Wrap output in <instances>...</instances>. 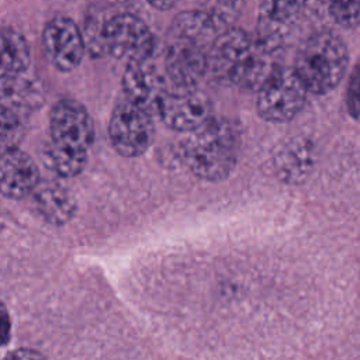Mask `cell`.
<instances>
[{"instance_id":"484cf974","label":"cell","mask_w":360,"mask_h":360,"mask_svg":"<svg viewBox=\"0 0 360 360\" xmlns=\"http://www.w3.org/2000/svg\"><path fill=\"white\" fill-rule=\"evenodd\" d=\"M3 360H45L42 354L31 349H18L8 353Z\"/></svg>"},{"instance_id":"2e32d148","label":"cell","mask_w":360,"mask_h":360,"mask_svg":"<svg viewBox=\"0 0 360 360\" xmlns=\"http://www.w3.org/2000/svg\"><path fill=\"white\" fill-rule=\"evenodd\" d=\"M45 103V94L38 80L27 73L0 82V105L18 117L31 114Z\"/></svg>"},{"instance_id":"ffe728a7","label":"cell","mask_w":360,"mask_h":360,"mask_svg":"<svg viewBox=\"0 0 360 360\" xmlns=\"http://www.w3.org/2000/svg\"><path fill=\"white\" fill-rule=\"evenodd\" d=\"M107 17L101 15L98 11H94L91 14H87L86 20L83 21L82 34L86 44V51L90 52L93 56H100L105 53L104 49V24Z\"/></svg>"},{"instance_id":"4fadbf2b","label":"cell","mask_w":360,"mask_h":360,"mask_svg":"<svg viewBox=\"0 0 360 360\" xmlns=\"http://www.w3.org/2000/svg\"><path fill=\"white\" fill-rule=\"evenodd\" d=\"M300 7V0H263L257 15L256 38L280 52L298 17Z\"/></svg>"},{"instance_id":"7c38bea8","label":"cell","mask_w":360,"mask_h":360,"mask_svg":"<svg viewBox=\"0 0 360 360\" xmlns=\"http://www.w3.org/2000/svg\"><path fill=\"white\" fill-rule=\"evenodd\" d=\"M207 73V51L186 42L167 41L165 75L172 87H197Z\"/></svg>"},{"instance_id":"cb8c5ba5","label":"cell","mask_w":360,"mask_h":360,"mask_svg":"<svg viewBox=\"0 0 360 360\" xmlns=\"http://www.w3.org/2000/svg\"><path fill=\"white\" fill-rule=\"evenodd\" d=\"M346 103L350 115L356 120H360V65L354 66V69L350 73Z\"/></svg>"},{"instance_id":"ac0fdd59","label":"cell","mask_w":360,"mask_h":360,"mask_svg":"<svg viewBox=\"0 0 360 360\" xmlns=\"http://www.w3.org/2000/svg\"><path fill=\"white\" fill-rule=\"evenodd\" d=\"M312 160V148L304 139H291L283 143L274 155L276 170L287 181L302 180L309 173Z\"/></svg>"},{"instance_id":"277c9868","label":"cell","mask_w":360,"mask_h":360,"mask_svg":"<svg viewBox=\"0 0 360 360\" xmlns=\"http://www.w3.org/2000/svg\"><path fill=\"white\" fill-rule=\"evenodd\" d=\"M108 136L118 155L124 158H138L153 143V115L125 98L120 101L111 112Z\"/></svg>"},{"instance_id":"7a4b0ae2","label":"cell","mask_w":360,"mask_h":360,"mask_svg":"<svg viewBox=\"0 0 360 360\" xmlns=\"http://www.w3.org/2000/svg\"><path fill=\"white\" fill-rule=\"evenodd\" d=\"M347 49L332 32H316L298 49L294 70L307 90L323 94L335 89L347 68Z\"/></svg>"},{"instance_id":"9a60e30c","label":"cell","mask_w":360,"mask_h":360,"mask_svg":"<svg viewBox=\"0 0 360 360\" xmlns=\"http://www.w3.org/2000/svg\"><path fill=\"white\" fill-rule=\"evenodd\" d=\"M31 195L39 215L52 225H63L76 214L75 197L58 181L41 180Z\"/></svg>"},{"instance_id":"5bb4252c","label":"cell","mask_w":360,"mask_h":360,"mask_svg":"<svg viewBox=\"0 0 360 360\" xmlns=\"http://www.w3.org/2000/svg\"><path fill=\"white\" fill-rule=\"evenodd\" d=\"M221 32L222 30L202 10H188L174 17L169 28L167 41L191 44L208 52Z\"/></svg>"},{"instance_id":"ba28073f","label":"cell","mask_w":360,"mask_h":360,"mask_svg":"<svg viewBox=\"0 0 360 360\" xmlns=\"http://www.w3.org/2000/svg\"><path fill=\"white\" fill-rule=\"evenodd\" d=\"M42 48L48 62L59 72L75 70L86 52L82 30L68 17H55L46 22Z\"/></svg>"},{"instance_id":"d4e9b609","label":"cell","mask_w":360,"mask_h":360,"mask_svg":"<svg viewBox=\"0 0 360 360\" xmlns=\"http://www.w3.org/2000/svg\"><path fill=\"white\" fill-rule=\"evenodd\" d=\"M10 338V316L7 308L0 301V346L6 345Z\"/></svg>"},{"instance_id":"3957f363","label":"cell","mask_w":360,"mask_h":360,"mask_svg":"<svg viewBox=\"0 0 360 360\" xmlns=\"http://www.w3.org/2000/svg\"><path fill=\"white\" fill-rule=\"evenodd\" d=\"M308 90L294 68H277L257 90V112L270 122H287L304 107Z\"/></svg>"},{"instance_id":"d6986e66","label":"cell","mask_w":360,"mask_h":360,"mask_svg":"<svg viewBox=\"0 0 360 360\" xmlns=\"http://www.w3.org/2000/svg\"><path fill=\"white\" fill-rule=\"evenodd\" d=\"M44 162L56 176L66 179L77 176L84 169L87 155L69 152L49 142L44 150Z\"/></svg>"},{"instance_id":"603a6c76","label":"cell","mask_w":360,"mask_h":360,"mask_svg":"<svg viewBox=\"0 0 360 360\" xmlns=\"http://www.w3.org/2000/svg\"><path fill=\"white\" fill-rule=\"evenodd\" d=\"M239 0H205L204 7L200 8L208 14L214 22L222 30L231 28V22L238 14Z\"/></svg>"},{"instance_id":"5b68a950","label":"cell","mask_w":360,"mask_h":360,"mask_svg":"<svg viewBox=\"0 0 360 360\" xmlns=\"http://www.w3.org/2000/svg\"><path fill=\"white\" fill-rule=\"evenodd\" d=\"M105 53L128 63L149 60L155 39L149 27L132 13H118L107 17L104 24Z\"/></svg>"},{"instance_id":"e0dca14e","label":"cell","mask_w":360,"mask_h":360,"mask_svg":"<svg viewBox=\"0 0 360 360\" xmlns=\"http://www.w3.org/2000/svg\"><path fill=\"white\" fill-rule=\"evenodd\" d=\"M31 62V51L24 35L13 28L0 30V82L24 75Z\"/></svg>"},{"instance_id":"7402d4cb","label":"cell","mask_w":360,"mask_h":360,"mask_svg":"<svg viewBox=\"0 0 360 360\" xmlns=\"http://www.w3.org/2000/svg\"><path fill=\"white\" fill-rule=\"evenodd\" d=\"M332 20L343 27L360 25V0H321Z\"/></svg>"},{"instance_id":"52a82bcc","label":"cell","mask_w":360,"mask_h":360,"mask_svg":"<svg viewBox=\"0 0 360 360\" xmlns=\"http://www.w3.org/2000/svg\"><path fill=\"white\" fill-rule=\"evenodd\" d=\"M158 117L166 127L188 134L214 117L212 103L197 87H169L159 104Z\"/></svg>"},{"instance_id":"9c48e42d","label":"cell","mask_w":360,"mask_h":360,"mask_svg":"<svg viewBox=\"0 0 360 360\" xmlns=\"http://www.w3.org/2000/svg\"><path fill=\"white\" fill-rule=\"evenodd\" d=\"M166 75L159 72L149 60L128 63L122 75V90L127 100L158 115L159 104L169 90Z\"/></svg>"},{"instance_id":"44dd1931","label":"cell","mask_w":360,"mask_h":360,"mask_svg":"<svg viewBox=\"0 0 360 360\" xmlns=\"http://www.w3.org/2000/svg\"><path fill=\"white\" fill-rule=\"evenodd\" d=\"M21 136V117L0 105V155L15 149Z\"/></svg>"},{"instance_id":"8fae6325","label":"cell","mask_w":360,"mask_h":360,"mask_svg":"<svg viewBox=\"0 0 360 360\" xmlns=\"http://www.w3.org/2000/svg\"><path fill=\"white\" fill-rule=\"evenodd\" d=\"M39 170L35 160L15 148L0 155V194L21 200L34 193L39 184Z\"/></svg>"},{"instance_id":"30bf717a","label":"cell","mask_w":360,"mask_h":360,"mask_svg":"<svg viewBox=\"0 0 360 360\" xmlns=\"http://www.w3.org/2000/svg\"><path fill=\"white\" fill-rule=\"evenodd\" d=\"M252 42L253 38L243 30L228 28L222 31L207 52V73L218 82L231 83Z\"/></svg>"},{"instance_id":"6da1fadb","label":"cell","mask_w":360,"mask_h":360,"mask_svg":"<svg viewBox=\"0 0 360 360\" xmlns=\"http://www.w3.org/2000/svg\"><path fill=\"white\" fill-rule=\"evenodd\" d=\"M239 152V132L225 118L212 117L202 127L188 132L180 146V156L190 172L205 181L226 179Z\"/></svg>"},{"instance_id":"8992f818","label":"cell","mask_w":360,"mask_h":360,"mask_svg":"<svg viewBox=\"0 0 360 360\" xmlns=\"http://www.w3.org/2000/svg\"><path fill=\"white\" fill-rule=\"evenodd\" d=\"M51 142L60 149L89 155L94 141V124L83 104L72 98L56 101L49 114Z\"/></svg>"},{"instance_id":"4316f807","label":"cell","mask_w":360,"mask_h":360,"mask_svg":"<svg viewBox=\"0 0 360 360\" xmlns=\"http://www.w3.org/2000/svg\"><path fill=\"white\" fill-rule=\"evenodd\" d=\"M152 7H155L156 10L160 11H167L170 8H173L180 0H146Z\"/></svg>"}]
</instances>
